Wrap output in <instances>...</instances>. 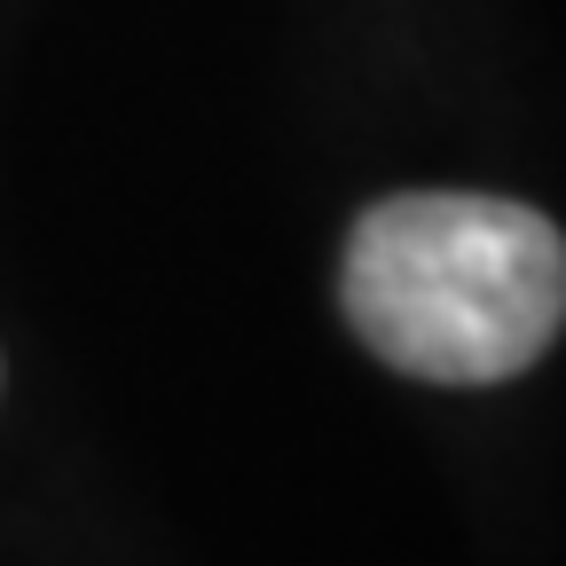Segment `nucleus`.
<instances>
[{
	"instance_id": "obj_1",
	"label": "nucleus",
	"mask_w": 566,
	"mask_h": 566,
	"mask_svg": "<svg viewBox=\"0 0 566 566\" xmlns=\"http://www.w3.org/2000/svg\"><path fill=\"white\" fill-rule=\"evenodd\" d=\"M338 307L401 378L504 386L566 323V237L512 197H386L346 237Z\"/></svg>"
}]
</instances>
